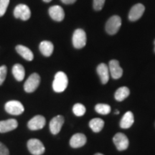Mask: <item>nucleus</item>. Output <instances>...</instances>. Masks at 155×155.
<instances>
[{"label": "nucleus", "instance_id": "nucleus-11", "mask_svg": "<svg viewBox=\"0 0 155 155\" xmlns=\"http://www.w3.org/2000/svg\"><path fill=\"white\" fill-rule=\"evenodd\" d=\"M49 15L50 17L56 22H61L65 17V12H64L63 9L61 6L58 5H54L50 7Z\"/></svg>", "mask_w": 155, "mask_h": 155}, {"label": "nucleus", "instance_id": "nucleus-29", "mask_svg": "<svg viewBox=\"0 0 155 155\" xmlns=\"http://www.w3.org/2000/svg\"><path fill=\"white\" fill-rule=\"evenodd\" d=\"M61 2L65 5H72L76 2V0H61Z\"/></svg>", "mask_w": 155, "mask_h": 155}, {"label": "nucleus", "instance_id": "nucleus-28", "mask_svg": "<svg viewBox=\"0 0 155 155\" xmlns=\"http://www.w3.org/2000/svg\"><path fill=\"white\" fill-rule=\"evenodd\" d=\"M0 155H9V150L2 142H0Z\"/></svg>", "mask_w": 155, "mask_h": 155}, {"label": "nucleus", "instance_id": "nucleus-16", "mask_svg": "<svg viewBox=\"0 0 155 155\" xmlns=\"http://www.w3.org/2000/svg\"><path fill=\"white\" fill-rule=\"evenodd\" d=\"M97 73L103 84H106L109 80V69L105 63H101L97 67Z\"/></svg>", "mask_w": 155, "mask_h": 155}, {"label": "nucleus", "instance_id": "nucleus-21", "mask_svg": "<svg viewBox=\"0 0 155 155\" xmlns=\"http://www.w3.org/2000/svg\"><path fill=\"white\" fill-rule=\"evenodd\" d=\"M104 121L101 119H99V118H96V119L91 120L90 122H89V127L96 133L101 131L103 128H104Z\"/></svg>", "mask_w": 155, "mask_h": 155}, {"label": "nucleus", "instance_id": "nucleus-19", "mask_svg": "<svg viewBox=\"0 0 155 155\" xmlns=\"http://www.w3.org/2000/svg\"><path fill=\"white\" fill-rule=\"evenodd\" d=\"M134 119V114L132 112L128 111L124 115L120 122V127L122 129H129L133 125Z\"/></svg>", "mask_w": 155, "mask_h": 155}, {"label": "nucleus", "instance_id": "nucleus-31", "mask_svg": "<svg viewBox=\"0 0 155 155\" xmlns=\"http://www.w3.org/2000/svg\"><path fill=\"white\" fill-rule=\"evenodd\" d=\"M95 155H104V154H100V153H97V154H96Z\"/></svg>", "mask_w": 155, "mask_h": 155}, {"label": "nucleus", "instance_id": "nucleus-20", "mask_svg": "<svg viewBox=\"0 0 155 155\" xmlns=\"http://www.w3.org/2000/svg\"><path fill=\"white\" fill-rule=\"evenodd\" d=\"M12 74L17 81H22L25 78V75L24 67L20 64H15L12 68Z\"/></svg>", "mask_w": 155, "mask_h": 155}, {"label": "nucleus", "instance_id": "nucleus-30", "mask_svg": "<svg viewBox=\"0 0 155 155\" xmlns=\"http://www.w3.org/2000/svg\"><path fill=\"white\" fill-rule=\"evenodd\" d=\"M45 2H51L52 0H43Z\"/></svg>", "mask_w": 155, "mask_h": 155}, {"label": "nucleus", "instance_id": "nucleus-2", "mask_svg": "<svg viewBox=\"0 0 155 155\" xmlns=\"http://www.w3.org/2000/svg\"><path fill=\"white\" fill-rule=\"evenodd\" d=\"M121 26V19L117 15H114L108 19L106 24V30L109 35H115Z\"/></svg>", "mask_w": 155, "mask_h": 155}, {"label": "nucleus", "instance_id": "nucleus-22", "mask_svg": "<svg viewBox=\"0 0 155 155\" xmlns=\"http://www.w3.org/2000/svg\"><path fill=\"white\" fill-rule=\"evenodd\" d=\"M130 91L127 87H121L115 93V98L118 101H122L129 96Z\"/></svg>", "mask_w": 155, "mask_h": 155}, {"label": "nucleus", "instance_id": "nucleus-24", "mask_svg": "<svg viewBox=\"0 0 155 155\" xmlns=\"http://www.w3.org/2000/svg\"><path fill=\"white\" fill-rule=\"evenodd\" d=\"M73 111L75 116H82L85 114L86 111V107L81 104H76L73 106Z\"/></svg>", "mask_w": 155, "mask_h": 155}, {"label": "nucleus", "instance_id": "nucleus-27", "mask_svg": "<svg viewBox=\"0 0 155 155\" xmlns=\"http://www.w3.org/2000/svg\"><path fill=\"white\" fill-rule=\"evenodd\" d=\"M106 0H94V8L95 10L100 11L104 7Z\"/></svg>", "mask_w": 155, "mask_h": 155}, {"label": "nucleus", "instance_id": "nucleus-5", "mask_svg": "<svg viewBox=\"0 0 155 155\" xmlns=\"http://www.w3.org/2000/svg\"><path fill=\"white\" fill-rule=\"evenodd\" d=\"M28 148L33 155H42L45 150L42 141L37 139H31L28 141Z\"/></svg>", "mask_w": 155, "mask_h": 155}, {"label": "nucleus", "instance_id": "nucleus-17", "mask_svg": "<svg viewBox=\"0 0 155 155\" xmlns=\"http://www.w3.org/2000/svg\"><path fill=\"white\" fill-rule=\"evenodd\" d=\"M53 50L54 46L51 42L45 40V41L41 42V43L40 44V52L45 57H50L53 54Z\"/></svg>", "mask_w": 155, "mask_h": 155}, {"label": "nucleus", "instance_id": "nucleus-13", "mask_svg": "<svg viewBox=\"0 0 155 155\" xmlns=\"http://www.w3.org/2000/svg\"><path fill=\"white\" fill-rule=\"evenodd\" d=\"M109 69L111 77L114 79H119L123 75V70L119 65V61L116 60H112L109 62Z\"/></svg>", "mask_w": 155, "mask_h": 155}, {"label": "nucleus", "instance_id": "nucleus-8", "mask_svg": "<svg viewBox=\"0 0 155 155\" xmlns=\"http://www.w3.org/2000/svg\"><path fill=\"white\" fill-rule=\"evenodd\" d=\"M114 143L115 144L118 150L123 151L127 150L129 147V139L125 134L122 133H118L114 136Z\"/></svg>", "mask_w": 155, "mask_h": 155}, {"label": "nucleus", "instance_id": "nucleus-14", "mask_svg": "<svg viewBox=\"0 0 155 155\" xmlns=\"http://www.w3.org/2000/svg\"><path fill=\"white\" fill-rule=\"evenodd\" d=\"M87 141L86 137L83 134H75L70 140V145L73 148H79L84 146Z\"/></svg>", "mask_w": 155, "mask_h": 155}, {"label": "nucleus", "instance_id": "nucleus-18", "mask_svg": "<svg viewBox=\"0 0 155 155\" xmlns=\"http://www.w3.org/2000/svg\"><path fill=\"white\" fill-rule=\"evenodd\" d=\"M16 50L17 53L22 56L23 58H25L26 61H32L33 60V53H32V52L28 48L25 47L24 45H17L16 47Z\"/></svg>", "mask_w": 155, "mask_h": 155}, {"label": "nucleus", "instance_id": "nucleus-26", "mask_svg": "<svg viewBox=\"0 0 155 155\" xmlns=\"http://www.w3.org/2000/svg\"><path fill=\"white\" fill-rule=\"evenodd\" d=\"M7 66H5V65H2V66L0 67V86L2 85L4 81H5L6 76H7Z\"/></svg>", "mask_w": 155, "mask_h": 155}, {"label": "nucleus", "instance_id": "nucleus-4", "mask_svg": "<svg viewBox=\"0 0 155 155\" xmlns=\"http://www.w3.org/2000/svg\"><path fill=\"white\" fill-rule=\"evenodd\" d=\"M40 83V77L38 73H32L25 81L24 89L27 93H32L38 88Z\"/></svg>", "mask_w": 155, "mask_h": 155}, {"label": "nucleus", "instance_id": "nucleus-23", "mask_svg": "<svg viewBox=\"0 0 155 155\" xmlns=\"http://www.w3.org/2000/svg\"><path fill=\"white\" fill-rule=\"evenodd\" d=\"M95 110L97 113L102 114V115H106L111 112V106L108 104H98L95 106Z\"/></svg>", "mask_w": 155, "mask_h": 155}, {"label": "nucleus", "instance_id": "nucleus-3", "mask_svg": "<svg viewBox=\"0 0 155 155\" xmlns=\"http://www.w3.org/2000/svg\"><path fill=\"white\" fill-rule=\"evenodd\" d=\"M73 46L77 49L83 48L86 45V34L82 29H77L73 35Z\"/></svg>", "mask_w": 155, "mask_h": 155}, {"label": "nucleus", "instance_id": "nucleus-12", "mask_svg": "<svg viewBox=\"0 0 155 155\" xmlns=\"http://www.w3.org/2000/svg\"><path fill=\"white\" fill-rule=\"evenodd\" d=\"M64 124L63 116L58 115L54 117L50 122V130L53 134H58Z\"/></svg>", "mask_w": 155, "mask_h": 155}, {"label": "nucleus", "instance_id": "nucleus-7", "mask_svg": "<svg viewBox=\"0 0 155 155\" xmlns=\"http://www.w3.org/2000/svg\"><path fill=\"white\" fill-rule=\"evenodd\" d=\"M14 16L17 19H21L23 21L28 20L31 17L30 9L27 5H17L15 8Z\"/></svg>", "mask_w": 155, "mask_h": 155}, {"label": "nucleus", "instance_id": "nucleus-25", "mask_svg": "<svg viewBox=\"0 0 155 155\" xmlns=\"http://www.w3.org/2000/svg\"><path fill=\"white\" fill-rule=\"evenodd\" d=\"M9 3V0H0V17H2L5 14Z\"/></svg>", "mask_w": 155, "mask_h": 155}, {"label": "nucleus", "instance_id": "nucleus-6", "mask_svg": "<svg viewBox=\"0 0 155 155\" xmlns=\"http://www.w3.org/2000/svg\"><path fill=\"white\" fill-rule=\"evenodd\" d=\"M5 111L12 115H20L25 111L24 106L18 101H10L5 104Z\"/></svg>", "mask_w": 155, "mask_h": 155}, {"label": "nucleus", "instance_id": "nucleus-33", "mask_svg": "<svg viewBox=\"0 0 155 155\" xmlns=\"http://www.w3.org/2000/svg\"><path fill=\"white\" fill-rule=\"evenodd\" d=\"M154 45H155V41H154ZM154 51H155V46H154Z\"/></svg>", "mask_w": 155, "mask_h": 155}, {"label": "nucleus", "instance_id": "nucleus-10", "mask_svg": "<svg viewBox=\"0 0 155 155\" xmlns=\"http://www.w3.org/2000/svg\"><path fill=\"white\" fill-rule=\"evenodd\" d=\"M145 10L144 6L141 4H137L131 9L129 14V19L131 22L138 20L144 14Z\"/></svg>", "mask_w": 155, "mask_h": 155}, {"label": "nucleus", "instance_id": "nucleus-1", "mask_svg": "<svg viewBox=\"0 0 155 155\" xmlns=\"http://www.w3.org/2000/svg\"><path fill=\"white\" fill-rule=\"evenodd\" d=\"M68 84V79L66 74L63 72H58L55 74L53 83V88L54 91L57 93L63 92Z\"/></svg>", "mask_w": 155, "mask_h": 155}, {"label": "nucleus", "instance_id": "nucleus-15", "mask_svg": "<svg viewBox=\"0 0 155 155\" xmlns=\"http://www.w3.org/2000/svg\"><path fill=\"white\" fill-rule=\"evenodd\" d=\"M18 126V122L15 119H8L0 121V133H6L15 130Z\"/></svg>", "mask_w": 155, "mask_h": 155}, {"label": "nucleus", "instance_id": "nucleus-9", "mask_svg": "<svg viewBox=\"0 0 155 155\" xmlns=\"http://www.w3.org/2000/svg\"><path fill=\"white\" fill-rule=\"evenodd\" d=\"M46 123L45 118L41 115H37L29 121L28 126L30 130L36 131L41 129L45 127Z\"/></svg>", "mask_w": 155, "mask_h": 155}, {"label": "nucleus", "instance_id": "nucleus-32", "mask_svg": "<svg viewBox=\"0 0 155 155\" xmlns=\"http://www.w3.org/2000/svg\"><path fill=\"white\" fill-rule=\"evenodd\" d=\"M119 114V111H116V114Z\"/></svg>", "mask_w": 155, "mask_h": 155}]
</instances>
